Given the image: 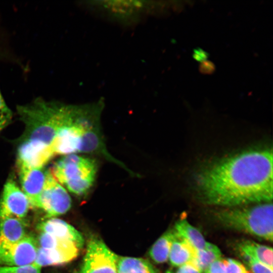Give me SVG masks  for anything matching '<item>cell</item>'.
Wrapping results in <instances>:
<instances>
[{
    "label": "cell",
    "mask_w": 273,
    "mask_h": 273,
    "mask_svg": "<svg viewBox=\"0 0 273 273\" xmlns=\"http://www.w3.org/2000/svg\"><path fill=\"white\" fill-rule=\"evenodd\" d=\"M197 188L205 204L230 207L271 202L272 151L251 150L224 158L199 174Z\"/></svg>",
    "instance_id": "cell-1"
},
{
    "label": "cell",
    "mask_w": 273,
    "mask_h": 273,
    "mask_svg": "<svg viewBox=\"0 0 273 273\" xmlns=\"http://www.w3.org/2000/svg\"><path fill=\"white\" fill-rule=\"evenodd\" d=\"M73 105L38 98L18 105L17 112L25 126L17 142H29L50 146L59 130L69 120Z\"/></svg>",
    "instance_id": "cell-2"
},
{
    "label": "cell",
    "mask_w": 273,
    "mask_h": 273,
    "mask_svg": "<svg viewBox=\"0 0 273 273\" xmlns=\"http://www.w3.org/2000/svg\"><path fill=\"white\" fill-rule=\"evenodd\" d=\"M215 214L218 222L225 228L272 241L271 202L231 207L220 210Z\"/></svg>",
    "instance_id": "cell-3"
},
{
    "label": "cell",
    "mask_w": 273,
    "mask_h": 273,
    "mask_svg": "<svg viewBox=\"0 0 273 273\" xmlns=\"http://www.w3.org/2000/svg\"><path fill=\"white\" fill-rule=\"evenodd\" d=\"M98 170V165L95 159L73 154L63 156L57 160L51 171L69 192L83 197L93 186Z\"/></svg>",
    "instance_id": "cell-4"
},
{
    "label": "cell",
    "mask_w": 273,
    "mask_h": 273,
    "mask_svg": "<svg viewBox=\"0 0 273 273\" xmlns=\"http://www.w3.org/2000/svg\"><path fill=\"white\" fill-rule=\"evenodd\" d=\"M118 256L98 237L89 238L79 273H117Z\"/></svg>",
    "instance_id": "cell-5"
},
{
    "label": "cell",
    "mask_w": 273,
    "mask_h": 273,
    "mask_svg": "<svg viewBox=\"0 0 273 273\" xmlns=\"http://www.w3.org/2000/svg\"><path fill=\"white\" fill-rule=\"evenodd\" d=\"M71 199L66 191L48 170L37 208L42 210L48 218L66 213L71 208Z\"/></svg>",
    "instance_id": "cell-6"
},
{
    "label": "cell",
    "mask_w": 273,
    "mask_h": 273,
    "mask_svg": "<svg viewBox=\"0 0 273 273\" xmlns=\"http://www.w3.org/2000/svg\"><path fill=\"white\" fill-rule=\"evenodd\" d=\"M37 249L36 240L30 236H26L13 244L0 242V266L32 264L35 260Z\"/></svg>",
    "instance_id": "cell-7"
},
{
    "label": "cell",
    "mask_w": 273,
    "mask_h": 273,
    "mask_svg": "<svg viewBox=\"0 0 273 273\" xmlns=\"http://www.w3.org/2000/svg\"><path fill=\"white\" fill-rule=\"evenodd\" d=\"M30 207L26 195L14 181L8 180L4 187L0 201V219L7 217L23 219Z\"/></svg>",
    "instance_id": "cell-8"
},
{
    "label": "cell",
    "mask_w": 273,
    "mask_h": 273,
    "mask_svg": "<svg viewBox=\"0 0 273 273\" xmlns=\"http://www.w3.org/2000/svg\"><path fill=\"white\" fill-rule=\"evenodd\" d=\"M22 191L27 197L30 206L37 208L39 196L43 190L48 170L18 165Z\"/></svg>",
    "instance_id": "cell-9"
},
{
    "label": "cell",
    "mask_w": 273,
    "mask_h": 273,
    "mask_svg": "<svg viewBox=\"0 0 273 273\" xmlns=\"http://www.w3.org/2000/svg\"><path fill=\"white\" fill-rule=\"evenodd\" d=\"M18 143V165L42 168L55 157L50 146L25 141Z\"/></svg>",
    "instance_id": "cell-10"
},
{
    "label": "cell",
    "mask_w": 273,
    "mask_h": 273,
    "mask_svg": "<svg viewBox=\"0 0 273 273\" xmlns=\"http://www.w3.org/2000/svg\"><path fill=\"white\" fill-rule=\"evenodd\" d=\"M105 1L99 2V6L110 16L122 22L136 20L143 12L148 9V2Z\"/></svg>",
    "instance_id": "cell-11"
},
{
    "label": "cell",
    "mask_w": 273,
    "mask_h": 273,
    "mask_svg": "<svg viewBox=\"0 0 273 273\" xmlns=\"http://www.w3.org/2000/svg\"><path fill=\"white\" fill-rule=\"evenodd\" d=\"M80 252L75 250L38 247L36 257L33 263L40 266L62 265L75 259Z\"/></svg>",
    "instance_id": "cell-12"
},
{
    "label": "cell",
    "mask_w": 273,
    "mask_h": 273,
    "mask_svg": "<svg viewBox=\"0 0 273 273\" xmlns=\"http://www.w3.org/2000/svg\"><path fill=\"white\" fill-rule=\"evenodd\" d=\"M40 232L77 241L84 240L82 235L73 226L63 220L53 217L43 221L37 225Z\"/></svg>",
    "instance_id": "cell-13"
},
{
    "label": "cell",
    "mask_w": 273,
    "mask_h": 273,
    "mask_svg": "<svg viewBox=\"0 0 273 273\" xmlns=\"http://www.w3.org/2000/svg\"><path fill=\"white\" fill-rule=\"evenodd\" d=\"M174 232L168 257L170 264L177 267L191 262L194 257L196 249L174 230Z\"/></svg>",
    "instance_id": "cell-14"
},
{
    "label": "cell",
    "mask_w": 273,
    "mask_h": 273,
    "mask_svg": "<svg viewBox=\"0 0 273 273\" xmlns=\"http://www.w3.org/2000/svg\"><path fill=\"white\" fill-rule=\"evenodd\" d=\"M26 236V224L23 219L7 217L0 219V242L13 244Z\"/></svg>",
    "instance_id": "cell-15"
},
{
    "label": "cell",
    "mask_w": 273,
    "mask_h": 273,
    "mask_svg": "<svg viewBox=\"0 0 273 273\" xmlns=\"http://www.w3.org/2000/svg\"><path fill=\"white\" fill-rule=\"evenodd\" d=\"M241 254L249 256L272 269V249L253 241H245L239 245Z\"/></svg>",
    "instance_id": "cell-16"
},
{
    "label": "cell",
    "mask_w": 273,
    "mask_h": 273,
    "mask_svg": "<svg viewBox=\"0 0 273 273\" xmlns=\"http://www.w3.org/2000/svg\"><path fill=\"white\" fill-rule=\"evenodd\" d=\"M116 268L117 273H158L148 260L141 258L118 256Z\"/></svg>",
    "instance_id": "cell-17"
},
{
    "label": "cell",
    "mask_w": 273,
    "mask_h": 273,
    "mask_svg": "<svg viewBox=\"0 0 273 273\" xmlns=\"http://www.w3.org/2000/svg\"><path fill=\"white\" fill-rule=\"evenodd\" d=\"M174 230L196 250L203 249L206 247L207 242L205 240L202 234L185 219L177 221Z\"/></svg>",
    "instance_id": "cell-18"
},
{
    "label": "cell",
    "mask_w": 273,
    "mask_h": 273,
    "mask_svg": "<svg viewBox=\"0 0 273 273\" xmlns=\"http://www.w3.org/2000/svg\"><path fill=\"white\" fill-rule=\"evenodd\" d=\"M174 234V230L166 232L153 245L149 255L154 262L162 263L167 260Z\"/></svg>",
    "instance_id": "cell-19"
},
{
    "label": "cell",
    "mask_w": 273,
    "mask_h": 273,
    "mask_svg": "<svg viewBox=\"0 0 273 273\" xmlns=\"http://www.w3.org/2000/svg\"><path fill=\"white\" fill-rule=\"evenodd\" d=\"M220 258L221 252L218 248L207 242L205 248L196 250L194 257L191 262L202 272H205L210 264Z\"/></svg>",
    "instance_id": "cell-20"
},
{
    "label": "cell",
    "mask_w": 273,
    "mask_h": 273,
    "mask_svg": "<svg viewBox=\"0 0 273 273\" xmlns=\"http://www.w3.org/2000/svg\"><path fill=\"white\" fill-rule=\"evenodd\" d=\"M13 113L7 105L0 89V133L12 121Z\"/></svg>",
    "instance_id": "cell-21"
},
{
    "label": "cell",
    "mask_w": 273,
    "mask_h": 273,
    "mask_svg": "<svg viewBox=\"0 0 273 273\" xmlns=\"http://www.w3.org/2000/svg\"><path fill=\"white\" fill-rule=\"evenodd\" d=\"M0 273H41V267L34 263L20 266H0Z\"/></svg>",
    "instance_id": "cell-22"
},
{
    "label": "cell",
    "mask_w": 273,
    "mask_h": 273,
    "mask_svg": "<svg viewBox=\"0 0 273 273\" xmlns=\"http://www.w3.org/2000/svg\"><path fill=\"white\" fill-rule=\"evenodd\" d=\"M244 262L249 266L253 273H272V269L253 258L241 254Z\"/></svg>",
    "instance_id": "cell-23"
},
{
    "label": "cell",
    "mask_w": 273,
    "mask_h": 273,
    "mask_svg": "<svg viewBox=\"0 0 273 273\" xmlns=\"http://www.w3.org/2000/svg\"><path fill=\"white\" fill-rule=\"evenodd\" d=\"M226 273H250L246 268L239 261L229 258L226 260Z\"/></svg>",
    "instance_id": "cell-24"
},
{
    "label": "cell",
    "mask_w": 273,
    "mask_h": 273,
    "mask_svg": "<svg viewBox=\"0 0 273 273\" xmlns=\"http://www.w3.org/2000/svg\"><path fill=\"white\" fill-rule=\"evenodd\" d=\"M226 260L220 258L210 264L205 273H226Z\"/></svg>",
    "instance_id": "cell-25"
},
{
    "label": "cell",
    "mask_w": 273,
    "mask_h": 273,
    "mask_svg": "<svg viewBox=\"0 0 273 273\" xmlns=\"http://www.w3.org/2000/svg\"><path fill=\"white\" fill-rule=\"evenodd\" d=\"M203 272L198 268L191 262H189L179 266L175 269H171L167 271L166 273H202Z\"/></svg>",
    "instance_id": "cell-26"
},
{
    "label": "cell",
    "mask_w": 273,
    "mask_h": 273,
    "mask_svg": "<svg viewBox=\"0 0 273 273\" xmlns=\"http://www.w3.org/2000/svg\"><path fill=\"white\" fill-rule=\"evenodd\" d=\"M215 66L213 62L205 60L201 62L199 66V70L201 73L210 74L215 71Z\"/></svg>",
    "instance_id": "cell-27"
},
{
    "label": "cell",
    "mask_w": 273,
    "mask_h": 273,
    "mask_svg": "<svg viewBox=\"0 0 273 273\" xmlns=\"http://www.w3.org/2000/svg\"><path fill=\"white\" fill-rule=\"evenodd\" d=\"M208 54L202 49L197 48L194 50L193 57L196 61L203 62L207 60Z\"/></svg>",
    "instance_id": "cell-28"
},
{
    "label": "cell",
    "mask_w": 273,
    "mask_h": 273,
    "mask_svg": "<svg viewBox=\"0 0 273 273\" xmlns=\"http://www.w3.org/2000/svg\"><path fill=\"white\" fill-rule=\"evenodd\" d=\"M250 273H251V272Z\"/></svg>",
    "instance_id": "cell-29"
}]
</instances>
